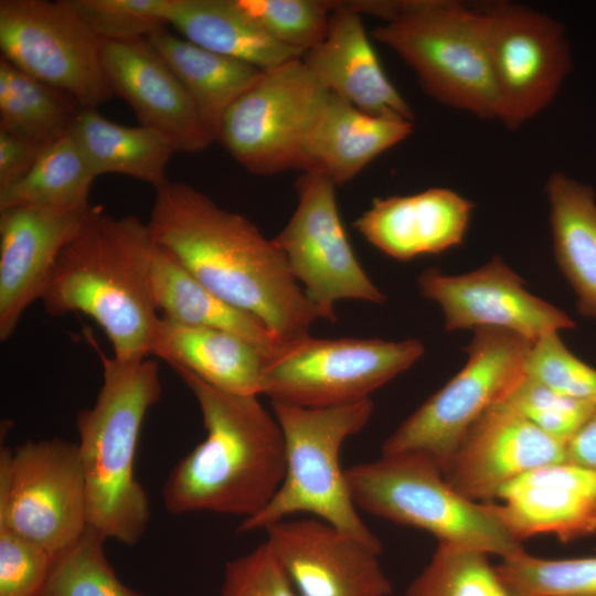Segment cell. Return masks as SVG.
Here are the masks:
<instances>
[{
    "instance_id": "cell-2",
    "label": "cell",
    "mask_w": 596,
    "mask_h": 596,
    "mask_svg": "<svg viewBox=\"0 0 596 596\" xmlns=\"http://www.w3.org/2000/svg\"><path fill=\"white\" fill-rule=\"evenodd\" d=\"M172 370L195 397L206 436L166 479L161 492L166 510L255 515L285 478V439L276 416L258 396L228 393L184 369Z\"/></svg>"
},
{
    "instance_id": "cell-10",
    "label": "cell",
    "mask_w": 596,
    "mask_h": 596,
    "mask_svg": "<svg viewBox=\"0 0 596 596\" xmlns=\"http://www.w3.org/2000/svg\"><path fill=\"white\" fill-rule=\"evenodd\" d=\"M329 93L301 58L265 71L225 114L217 141L252 174L307 170L306 149Z\"/></svg>"
},
{
    "instance_id": "cell-21",
    "label": "cell",
    "mask_w": 596,
    "mask_h": 596,
    "mask_svg": "<svg viewBox=\"0 0 596 596\" xmlns=\"http://www.w3.org/2000/svg\"><path fill=\"white\" fill-rule=\"evenodd\" d=\"M323 41L301 60L319 83L340 99L377 117L414 121V113L384 72L361 14L330 1Z\"/></svg>"
},
{
    "instance_id": "cell-5",
    "label": "cell",
    "mask_w": 596,
    "mask_h": 596,
    "mask_svg": "<svg viewBox=\"0 0 596 596\" xmlns=\"http://www.w3.org/2000/svg\"><path fill=\"white\" fill-rule=\"evenodd\" d=\"M344 2L383 21L372 38L412 68L429 97L480 119H498L479 8L453 0Z\"/></svg>"
},
{
    "instance_id": "cell-12",
    "label": "cell",
    "mask_w": 596,
    "mask_h": 596,
    "mask_svg": "<svg viewBox=\"0 0 596 596\" xmlns=\"http://www.w3.org/2000/svg\"><path fill=\"white\" fill-rule=\"evenodd\" d=\"M479 8L500 120L515 130L544 110L572 68L562 23L522 4Z\"/></svg>"
},
{
    "instance_id": "cell-11",
    "label": "cell",
    "mask_w": 596,
    "mask_h": 596,
    "mask_svg": "<svg viewBox=\"0 0 596 596\" xmlns=\"http://www.w3.org/2000/svg\"><path fill=\"white\" fill-rule=\"evenodd\" d=\"M87 526L78 444L55 437L1 449L0 528L55 556Z\"/></svg>"
},
{
    "instance_id": "cell-17",
    "label": "cell",
    "mask_w": 596,
    "mask_h": 596,
    "mask_svg": "<svg viewBox=\"0 0 596 596\" xmlns=\"http://www.w3.org/2000/svg\"><path fill=\"white\" fill-rule=\"evenodd\" d=\"M97 206L19 204L0 210V340L43 298L62 249Z\"/></svg>"
},
{
    "instance_id": "cell-25",
    "label": "cell",
    "mask_w": 596,
    "mask_h": 596,
    "mask_svg": "<svg viewBox=\"0 0 596 596\" xmlns=\"http://www.w3.org/2000/svg\"><path fill=\"white\" fill-rule=\"evenodd\" d=\"M555 260L577 297L578 312L596 318V198L563 172L546 180Z\"/></svg>"
},
{
    "instance_id": "cell-9",
    "label": "cell",
    "mask_w": 596,
    "mask_h": 596,
    "mask_svg": "<svg viewBox=\"0 0 596 596\" xmlns=\"http://www.w3.org/2000/svg\"><path fill=\"white\" fill-rule=\"evenodd\" d=\"M419 340L308 336L268 360L263 395L272 403L330 408L370 398L424 354Z\"/></svg>"
},
{
    "instance_id": "cell-3",
    "label": "cell",
    "mask_w": 596,
    "mask_h": 596,
    "mask_svg": "<svg viewBox=\"0 0 596 596\" xmlns=\"http://www.w3.org/2000/svg\"><path fill=\"white\" fill-rule=\"evenodd\" d=\"M153 252L147 223L97 206L60 253L42 298L45 310L91 317L117 360L149 358L160 319L151 289Z\"/></svg>"
},
{
    "instance_id": "cell-31",
    "label": "cell",
    "mask_w": 596,
    "mask_h": 596,
    "mask_svg": "<svg viewBox=\"0 0 596 596\" xmlns=\"http://www.w3.org/2000/svg\"><path fill=\"white\" fill-rule=\"evenodd\" d=\"M96 178L68 131L44 148L25 177L0 190V210L19 204L86 205Z\"/></svg>"
},
{
    "instance_id": "cell-18",
    "label": "cell",
    "mask_w": 596,
    "mask_h": 596,
    "mask_svg": "<svg viewBox=\"0 0 596 596\" xmlns=\"http://www.w3.org/2000/svg\"><path fill=\"white\" fill-rule=\"evenodd\" d=\"M566 461V445L497 403L470 428L443 467L461 496L492 502L509 482L542 466Z\"/></svg>"
},
{
    "instance_id": "cell-36",
    "label": "cell",
    "mask_w": 596,
    "mask_h": 596,
    "mask_svg": "<svg viewBox=\"0 0 596 596\" xmlns=\"http://www.w3.org/2000/svg\"><path fill=\"white\" fill-rule=\"evenodd\" d=\"M102 41L148 39L168 24L169 0H68Z\"/></svg>"
},
{
    "instance_id": "cell-7",
    "label": "cell",
    "mask_w": 596,
    "mask_h": 596,
    "mask_svg": "<svg viewBox=\"0 0 596 596\" xmlns=\"http://www.w3.org/2000/svg\"><path fill=\"white\" fill-rule=\"evenodd\" d=\"M344 472L354 504L369 514L427 531L438 542L502 560L524 551L493 502L461 496L445 480L441 469L424 456L382 455Z\"/></svg>"
},
{
    "instance_id": "cell-32",
    "label": "cell",
    "mask_w": 596,
    "mask_h": 596,
    "mask_svg": "<svg viewBox=\"0 0 596 596\" xmlns=\"http://www.w3.org/2000/svg\"><path fill=\"white\" fill-rule=\"evenodd\" d=\"M404 596H522L502 577L489 555L468 547L438 542L424 570Z\"/></svg>"
},
{
    "instance_id": "cell-34",
    "label": "cell",
    "mask_w": 596,
    "mask_h": 596,
    "mask_svg": "<svg viewBox=\"0 0 596 596\" xmlns=\"http://www.w3.org/2000/svg\"><path fill=\"white\" fill-rule=\"evenodd\" d=\"M497 567L522 596H596V556L550 560L523 551Z\"/></svg>"
},
{
    "instance_id": "cell-16",
    "label": "cell",
    "mask_w": 596,
    "mask_h": 596,
    "mask_svg": "<svg viewBox=\"0 0 596 596\" xmlns=\"http://www.w3.org/2000/svg\"><path fill=\"white\" fill-rule=\"evenodd\" d=\"M266 543L298 596H389L381 553L318 518L281 520L264 529Z\"/></svg>"
},
{
    "instance_id": "cell-20",
    "label": "cell",
    "mask_w": 596,
    "mask_h": 596,
    "mask_svg": "<svg viewBox=\"0 0 596 596\" xmlns=\"http://www.w3.org/2000/svg\"><path fill=\"white\" fill-rule=\"evenodd\" d=\"M493 503L521 542L554 534L562 542L596 532V470L567 461L542 466L505 485Z\"/></svg>"
},
{
    "instance_id": "cell-15",
    "label": "cell",
    "mask_w": 596,
    "mask_h": 596,
    "mask_svg": "<svg viewBox=\"0 0 596 596\" xmlns=\"http://www.w3.org/2000/svg\"><path fill=\"white\" fill-rule=\"evenodd\" d=\"M417 283L422 295L440 306L447 331L496 328L533 343L575 326L564 311L529 292L523 279L499 256L457 276L428 268Z\"/></svg>"
},
{
    "instance_id": "cell-13",
    "label": "cell",
    "mask_w": 596,
    "mask_h": 596,
    "mask_svg": "<svg viewBox=\"0 0 596 596\" xmlns=\"http://www.w3.org/2000/svg\"><path fill=\"white\" fill-rule=\"evenodd\" d=\"M1 57L23 73L96 108L114 93L102 41L68 0H1Z\"/></svg>"
},
{
    "instance_id": "cell-38",
    "label": "cell",
    "mask_w": 596,
    "mask_h": 596,
    "mask_svg": "<svg viewBox=\"0 0 596 596\" xmlns=\"http://www.w3.org/2000/svg\"><path fill=\"white\" fill-rule=\"evenodd\" d=\"M523 373L556 393L596 403V369L573 354L558 332L547 333L531 344Z\"/></svg>"
},
{
    "instance_id": "cell-26",
    "label": "cell",
    "mask_w": 596,
    "mask_h": 596,
    "mask_svg": "<svg viewBox=\"0 0 596 596\" xmlns=\"http://www.w3.org/2000/svg\"><path fill=\"white\" fill-rule=\"evenodd\" d=\"M147 40L174 72L205 129L217 141L227 110L259 81L265 71L205 50L166 28Z\"/></svg>"
},
{
    "instance_id": "cell-40",
    "label": "cell",
    "mask_w": 596,
    "mask_h": 596,
    "mask_svg": "<svg viewBox=\"0 0 596 596\" xmlns=\"http://www.w3.org/2000/svg\"><path fill=\"white\" fill-rule=\"evenodd\" d=\"M222 596H298L289 576L264 542L226 563Z\"/></svg>"
},
{
    "instance_id": "cell-42",
    "label": "cell",
    "mask_w": 596,
    "mask_h": 596,
    "mask_svg": "<svg viewBox=\"0 0 596 596\" xmlns=\"http://www.w3.org/2000/svg\"><path fill=\"white\" fill-rule=\"evenodd\" d=\"M566 461L596 470V403L584 424L566 444Z\"/></svg>"
},
{
    "instance_id": "cell-19",
    "label": "cell",
    "mask_w": 596,
    "mask_h": 596,
    "mask_svg": "<svg viewBox=\"0 0 596 596\" xmlns=\"http://www.w3.org/2000/svg\"><path fill=\"white\" fill-rule=\"evenodd\" d=\"M102 56L114 95L127 102L141 126L163 135L177 152L196 153L214 142L188 92L147 39L102 41Z\"/></svg>"
},
{
    "instance_id": "cell-35",
    "label": "cell",
    "mask_w": 596,
    "mask_h": 596,
    "mask_svg": "<svg viewBox=\"0 0 596 596\" xmlns=\"http://www.w3.org/2000/svg\"><path fill=\"white\" fill-rule=\"evenodd\" d=\"M273 40L302 54L320 44L329 28L330 1L236 0Z\"/></svg>"
},
{
    "instance_id": "cell-1",
    "label": "cell",
    "mask_w": 596,
    "mask_h": 596,
    "mask_svg": "<svg viewBox=\"0 0 596 596\" xmlns=\"http://www.w3.org/2000/svg\"><path fill=\"white\" fill-rule=\"evenodd\" d=\"M147 225L153 242L200 284L259 319L285 348L310 336L318 311L283 252L245 216L169 181L156 190Z\"/></svg>"
},
{
    "instance_id": "cell-14",
    "label": "cell",
    "mask_w": 596,
    "mask_h": 596,
    "mask_svg": "<svg viewBox=\"0 0 596 596\" xmlns=\"http://www.w3.org/2000/svg\"><path fill=\"white\" fill-rule=\"evenodd\" d=\"M336 184L320 171L297 182L298 204L273 238L320 319L337 321L339 300L382 304L386 297L359 263L342 224Z\"/></svg>"
},
{
    "instance_id": "cell-33",
    "label": "cell",
    "mask_w": 596,
    "mask_h": 596,
    "mask_svg": "<svg viewBox=\"0 0 596 596\" xmlns=\"http://www.w3.org/2000/svg\"><path fill=\"white\" fill-rule=\"evenodd\" d=\"M105 541L87 526L73 545L54 556L40 596H146L117 577L106 557Z\"/></svg>"
},
{
    "instance_id": "cell-39",
    "label": "cell",
    "mask_w": 596,
    "mask_h": 596,
    "mask_svg": "<svg viewBox=\"0 0 596 596\" xmlns=\"http://www.w3.org/2000/svg\"><path fill=\"white\" fill-rule=\"evenodd\" d=\"M54 555L0 528V596H40Z\"/></svg>"
},
{
    "instance_id": "cell-4",
    "label": "cell",
    "mask_w": 596,
    "mask_h": 596,
    "mask_svg": "<svg viewBox=\"0 0 596 596\" xmlns=\"http://www.w3.org/2000/svg\"><path fill=\"white\" fill-rule=\"evenodd\" d=\"M103 383L95 404L76 416L87 523L106 540L135 545L150 521L146 490L134 470L147 412L162 387L156 361H120L96 347Z\"/></svg>"
},
{
    "instance_id": "cell-41",
    "label": "cell",
    "mask_w": 596,
    "mask_h": 596,
    "mask_svg": "<svg viewBox=\"0 0 596 596\" xmlns=\"http://www.w3.org/2000/svg\"><path fill=\"white\" fill-rule=\"evenodd\" d=\"M47 145L0 130V190L25 177Z\"/></svg>"
},
{
    "instance_id": "cell-29",
    "label": "cell",
    "mask_w": 596,
    "mask_h": 596,
    "mask_svg": "<svg viewBox=\"0 0 596 596\" xmlns=\"http://www.w3.org/2000/svg\"><path fill=\"white\" fill-rule=\"evenodd\" d=\"M70 132L96 177L123 174L156 190L169 182L167 166L177 150L160 132L141 125L116 124L96 108H81Z\"/></svg>"
},
{
    "instance_id": "cell-28",
    "label": "cell",
    "mask_w": 596,
    "mask_h": 596,
    "mask_svg": "<svg viewBox=\"0 0 596 596\" xmlns=\"http://www.w3.org/2000/svg\"><path fill=\"white\" fill-rule=\"evenodd\" d=\"M168 24L205 50L263 71L304 56L269 38L236 0H169Z\"/></svg>"
},
{
    "instance_id": "cell-24",
    "label": "cell",
    "mask_w": 596,
    "mask_h": 596,
    "mask_svg": "<svg viewBox=\"0 0 596 596\" xmlns=\"http://www.w3.org/2000/svg\"><path fill=\"white\" fill-rule=\"evenodd\" d=\"M413 128L412 121L372 116L329 94L307 143L305 172L320 171L344 184Z\"/></svg>"
},
{
    "instance_id": "cell-37",
    "label": "cell",
    "mask_w": 596,
    "mask_h": 596,
    "mask_svg": "<svg viewBox=\"0 0 596 596\" xmlns=\"http://www.w3.org/2000/svg\"><path fill=\"white\" fill-rule=\"evenodd\" d=\"M500 403L565 445L584 424L595 404L556 393L524 374Z\"/></svg>"
},
{
    "instance_id": "cell-30",
    "label": "cell",
    "mask_w": 596,
    "mask_h": 596,
    "mask_svg": "<svg viewBox=\"0 0 596 596\" xmlns=\"http://www.w3.org/2000/svg\"><path fill=\"white\" fill-rule=\"evenodd\" d=\"M81 105L0 57V130L51 143L71 130Z\"/></svg>"
},
{
    "instance_id": "cell-22",
    "label": "cell",
    "mask_w": 596,
    "mask_h": 596,
    "mask_svg": "<svg viewBox=\"0 0 596 596\" xmlns=\"http://www.w3.org/2000/svg\"><path fill=\"white\" fill-rule=\"evenodd\" d=\"M473 206L450 189L429 188L411 195L374 198L353 227L383 254L408 262L459 246Z\"/></svg>"
},
{
    "instance_id": "cell-8",
    "label": "cell",
    "mask_w": 596,
    "mask_h": 596,
    "mask_svg": "<svg viewBox=\"0 0 596 596\" xmlns=\"http://www.w3.org/2000/svg\"><path fill=\"white\" fill-rule=\"evenodd\" d=\"M532 342L496 328L475 329L464 368L382 445V455L416 454L440 469L476 422L523 376Z\"/></svg>"
},
{
    "instance_id": "cell-23",
    "label": "cell",
    "mask_w": 596,
    "mask_h": 596,
    "mask_svg": "<svg viewBox=\"0 0 596 596\" xmlns=\"http://www.w3.org/2000/svg\"><path fill=\"white\" fill-rule=\"evenodd\" d=\"M151 355L181 368L207 384L237 395H263L270 359L248 340L219 329L192 327L160 316Z\"/></svg>"
},
{
    "instance_id": "cell-27",
    "label": "cell",
    "mask_w": 596,
    "mask_h": 596,
    "mask_svg": "<svg viewBox=\"0 0 596 596\" xmlns=\"http://www.w3.org/2000/svg\"><path fill=\"white\" fill-rule=\"evenodd\" d=\"M151 289L161 317L185 326L237 334L257 345L270 359L285 349L259 319L215 296L156 243Z\"/></svg>"
},
{
    "instance_id": "cell-6",
    "label": "cell",
    "mask_w": 596,
    "mask_h": 596,
    "mask_svg": "<svg viewBox=\"0 0 596 596\" xmlns=\"http://www.w3.org/2000/svg\"><path fill=\"white\" fill-rule=\"evenodd\" d=\"M272 406L285 439V478L272 501L244 519L238 532L264 530L292 514L310 513L381 553L382 543L361 520L340 465L344 441L372 416V400L330 408Z\"/></svg>"
}]
</instances>
